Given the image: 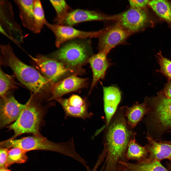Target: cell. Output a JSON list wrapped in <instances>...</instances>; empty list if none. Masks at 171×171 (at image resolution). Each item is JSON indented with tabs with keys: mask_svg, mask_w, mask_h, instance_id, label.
Here are the masks:
<instances>
[{
	"mask_svg": "<svg viewBox=\"0 0 171 171\" xmlns=\"http://www.w3.org/2000/svg\"><path fill=\"white\" fill-rule=\"evenodd\" d=\"M115 17L118 23L132 33L143 28L147 20V14L142 9L131 7Z\"/></svg>",
	"mask_w": 171,
	"mask_h": 171,
	"instance_id": "obj_10",
	"label": "cell"
},
{
	"mask_svg": "<svg viewBox=\"0 0 171 171\" xmlns=\"http://www.w3.org/2000/svg\"><path fill=\"white\" fill-rule=\"evenodd\" d=\"M0 147L19 148L26 152L32 150L48 151L56 152L73 159L76 157L73 139L66 142H55L40 135H34L16 139H9L0 142Z\"/></svg>",
	"mask_w": 171,
	"mask_h": 171,
	"instance_id": "obj_3",
	"label": "cell"
},
{
	"mask_svg": "<svg viewBox=\"0 0 171 171\" xmlns=\"http://www.w3.org/2000/svg\"><path fill=\"white\" fill-rule=\"evenodd\" d=\"M29 56L35 68L53 84L73 75L82 72L70 68L62 63L50 57L39 54Z\"/></svg>",
	"mask_w": 171,
	"mask_h": 171,
	"instance_id": "obj_6",
	"label": "cell"
},
{
	"mask_svg": "<svg viewBox=\"0 0 171 171\" xmlns=\"http://www.w3.org/2000/svg\"><path fill=\"white\" fill-rule=\"evenodd\" d=\"M106 127L103 152L105 158L104 171H118L120 163L127 162L126 154L129 143L134 136L125 115V108L118 110Z\"/></svg>",
	"mask_w": 171,
	"mask_h": 171,
	"instance_id": "obj_1",
	"label": "cell"
},
{
	"mask_svg": "<svg viewBox=\"0 0 171 171\" xmlns=\"http://www.w3.org/2000/svg\"><path fill=\"white\" fill-rule=\"evenodd\" d=\"M0 32L15 43H22L23 32L15 20L11 4L8 0H0Z\"/></svg>",
	"mask_w": 171,
	"mask_h": 171,
	"instance_id": "obj_7",
	"label": "cell"
},
{
	"mask_svg": "<svg viewBox=\"0 0 171 171\" xmlns=\"http://www.w3.org/2000/svg\"><path fill=\"white\" fill-rule=\"evenodd\" d=\"M156 57L160 66V72L171 80V60L163 57L161 52L157 53Z\"/></svg>",
	"mask_w": 171,
	"mask_h": 171,
	"instance_id": "obj_28",
	"label": "cell"
},
{
	"mask_svg": "<svg viewBox=\"0 0 171 171\" xmlns=\"http://www.w3.org/2000/svg\"><path fill=\"white\" fill-rule=\"evenodd\" d=\"M87 79L79 77L76 75L68 76L54 84L51 95L48 101L55 100L68 93L77 91L86 86Z\"/></svg>",
	"mask_w": 171,
	"mask_h": 171,
	"instance_id": "obj_12",
	"label": "cell"
},
{
	"mask_svg": "<svg viewBox=\"0 0 171 171\" xmlns=\"http://www.w3.org/2000/svg\"><path fill=\"white\" fill-rule=\"evenodd\" d=\"M103 90L106 126L115 114L121 100V94L119 89L114 86H103Z\"/></svg>",
	"mask_w": 171,
	"mask_h": 171,
	"instance_id": "obj_15",
	"label": "cell"
},
{
	"mask_svg": "<svg viewBox=\"0 0 171 171\" xmlns=\"http://www.w3.org/2000/svg\"><path fill=\"white\" fill-rule=\"evenodd\" d=\"M14 1L19 9V17L22 25L29 31L33 32L34 0H15Z\"/></svg>",
	"mask_w": 171,
	"mask_h": 171,
	"instance_id": "obj_18",
	"label": "cell"
},
{
	"mask_svg": "<svg viewBox=\"0 0 171 171\" xmlns=\"http://www.w3.org/2000/svg\"><path fill=\"white\" fill-rule=\"evenodd\" d=\"M45 25L54 34L55 45L58 48L64 43L73 39L98 37L99 33V31H84L76 29L71 26L51 24L48 22Z\"/></svg>",
	"mask_w": 171,
	"mask_h": 171,
	"instance_id": "obj_9",
	"label": "cell"
},
{
	"mask_svg": "<svg viewBox=\"0 0 171 171\" xmlns=\"http://www.w3.org/2000/svg\"><path fill=\"white\" fill-rule=\"evenodd\" d=\"M146 100L142 103H136L132 106L125 108V115L128 123L132 129L135 127L147 112Z\"/></svg>",
	"mask_w": 171,
	"mask_h": 171,
	"instance_id": "obj_20",
	"label": "cell"
},
{
	"mask_svg": "<svg viewBox=\"0 0 171 171\" xmlns=\"http://www.w3.org/2000/svg\"><path fill=\"white\" fill-rule=\"evenodd\" d=\"M169 132H171V130H170L169 131Z\"/></svg>",
	"mask_w": 171,
	"mask_h": 171,
	"instance_id": "obj_37",
	"label": "cell"
},
{
	"mask_svg": "<svg viewBox=\"0 0 171 171\" xmlns=\"http://www.w3.org/2000/svg\"><path fill=\"white\" fill-rule=\"evenodd\" d=\"M155 119L164 129L171 128V98L160 93L153 99Z\"/></svg>",
	"mask_w": 171,
	"mask_h": 171,
	"instance_id": "obj_13",
	"label": "cell"
},
{
	"mask_svg": "<svg viewBox=\"0 0 171 171\" xmlns=\"http://www.w3.org/2000/svg\"><path fill=\"white\" fill-rule=\"evenodd\" d=\"M107 54L104 52L100 51L98 53L93 55L88 60L93 74L90 92L99 81L104 78L107 69L112 64L107 58Z\"/></svg>",
	"mask_w": 171,
	"mask_h": 171,
	"instance_id": "obj_14",
	"label": "cell"
},
{
	"mask_svg": "<svg viewBox=\"0 0 171 171\" xmlns=\"http://www.w3.org/2000/svg\"><path fill=\"white\" fill-rule=\"evenodd\" d=\"M160 162L147 158L136 163L123 162L121 171H168Z\"/></svg>",
	"mask_w": 171,
	"mask_h": 171,
	"instance_id": "obj_19",
	"label": "cell"
},
{
	"mask_svg": "<svg viewBox=\"0 0 171 171\" xmlns=\"http://www.w3.org/2000/svg\"><path fill=\"white\" fill-rule=\"evenodd\" d=\"M169 162L166 163V166L168 169L169 171H171V160H170Z\"/></svg>",
	"mask_w": 171,
	"mask_h": 171,
	"instance_id": "obj_33",
	"label": "cell"
},
{
	"mask_svg": "<svg viewBox=\"0 0 171 171\" xmlns=\"http://www.w3.org/2000/svg\"><path fill=\"white\" fill-rule=\"evenodd\" d=\"M0 171H11L10 169H8L7 167L0 168Z\"/></svg>",
	"mask_w": 171,
	"mask_h": 171,
	"instance_id": "obj_34",
	"label": "cell"
},
{
	"mask_svg": "<svg viewBox=\"0 0 171 171\" xmlns=\"http://www.w3.org/2000/svg\"><path fill=\"white\" fill-rule=\"evenodd\" d=\"M25 104L17 119L8 127L14 133L10 139H14L25 133L41 135L39 129L45 110L39 103L34 100L33 95Z\"/></svg>",
	"mask_w": 171,
	"mask_h": 171,
	"instance_id": "obj_5",
	"label": "cell"
},
{
	"mask_svg": "<svg viewBox=\"0 0 171 171\" xmlns=\"http://www.w3.org/2000/svg\"><path fill=\"white\" fill-rule=\"evenodd\" d=\"M8 148L0 147V168L6 167V166L8 153Z\"/></svg>",
	"mask_w": 171,
	"mask_h": 171,
	"instance_id": "obj_30",
	"label": "cell"
},
{
	"mask_svg": "<svg viewBox=\"0 0 171 171\" xmlns=\"http://www.w3.org/2000/svg\"><path fill=\"white\" fill-rule=\"evenodd\" d=\"M96 170H95L93 169L92 171H96ZM102 171L101 170V171Z\"/></svg>",
	"mask_w": 171,
	"mask_h": 171,
	"instance_id": "obj_36",
	"label": "cell"
},
{
	"mask_svg": "<svg viewBox=\"0 0 171 171\" xmlns=\"http://www.w3.org/2000/svg\"><path fill=\"white\" fill-rule=\"evenodd\" d=\"M33 16V32L35 34H38L41 32L48 22L45 18L42 3L40 0H34Z\"/></svg>",
	"mask_w": 171,
	"mask_h": 171,
	"instance_id": "obj_24",
	"label": "cell"
},
{
	"mask_svg": "<svg viewBox=\"0 0 171 171\" xmlns=\"http://www.w3.org/2000/svg\"><path fill=\"white\" fill-rule=\"evenodd\" d=\"M160 141L169 144L171 145V141Z\"/></svg>",
	"mask_w": 171,
	"mask_h": 171,
	"instance_id": "obj_35",
	"label": "cell"
},
{
	"mask_svg": "<svg viewBox=\"0 0 171 171\" xmlns=\"http://www.w3.org/2000/svg\"><path fill=\"white\" fill-rule=\"evenodd\" d=\"M150 1V0H129V2L131 8L142 9L148 4Z\"/></svg>",
	"mask_w": 171,
	"mask_h": 171,
	"instance_id": "obj_31",
	"label": "cell"
},
{
	"mask_svg": "<svg viewBox=\"0 0 171 171\" xmlns=\"http://www.w3.org/2000/svg\"><path fill=\"white\" fill-rule=\"evenodd\" d=\"M163 94L166 96L171 98V81L168 82L164 88Z\"/></svg>",
	"mask_w": 171,
	"mask_h": 171,
	"instance_id": "obj_32",
	"label": "cell"
},
{
	"mask_svg": "<svg viewBox=\"0 0 171 171\" xmlns=\"http://www.w3.org/2000/svg\"><path fill=\"white\" fill-rule=\"evenodd\" d=\"M106 19L103 15L96 11L77 9L70 11L61 25L72 26L83 22L101 20Z\"/></svg>",
	"mask_w": 171,
	"mask_h": 171,
	"instance_id": "obj_16",
	"label": "cell"
},
{
	"mask_svg": "<svg viewBox=\"0 0 171 171\" xmlns=\"http://www.w3.org/2000/svg\"><path fill=\"white\" fill-rule=\"evenodd\" d=\"M25 106L19 102L13 95L1 98L0 106V127L2 128L16 121Z\"/></svg>",
	"mask_w": 171,
	"mask_h": 171,
	"instance_id": "obj_11",
	"label": "cell"
},
{
	"mask_svg": "<svg viewBox=\"0 0 171 171\" xmlns=\"http://www.w3.org/2000/svg\"><path fill=\"white\" fill-rule=\"evenodd\" d=\"M61 105L64 112L65 118L71 117L79 118L86 120L91 117L93 114L89 112L88 108L90 104H88L81 107H73L66 104L62 100V97L56 100Z\"/></svg>",
	"mask_w": 171,
	"mask_h": 171,
	"instance_id": "obj_21",
	"label": "cell"
},
{
	"mask_svg": "<svg viewBox=\"0 0 171 171\" xmlns=\"http://www.w3.org/2000/svg\"><path fill=\"white\" fill-rule=\"evenodd\" d=\"M14 75L7 74L0 68V95L1 98L7 95L10 90L17 88V84Z\"/></svg>",
	"mask_w": 171,
	"mask_h": 171,
	"instance_id": "obj_25",
	"label": "cell"
},
{
	"mask_svg": "<svg viewBox=\"0 0 171 171\" xmlns=\"http://www.w3.org/2000/svg\"><path fill=\"white\" fill-rule=\"evenodd\" d=\"M62 98L66 104L72 107H81L89 104L86 99L76 94L72 95L68 98Z\"/></svg>",
	"mask_w": 171,
	"mask_h": 171,
	"instance_id": "obj_29",
	"label": "cell"
},
{
	"mask_svg": "<svg viewBox=\"0 0 171 171\" xmlns=\"http://www.w3.org/2000/svg\"><path fill=\"white\" fill-rule=\"evenodd\" d=\"M148 156V152L145 147L137 143L134 136L128 145L126 154L127 160H133L140 162L147 158Z\"/></svg>",
	"mask_w": 171,
	"mask_h": 171,
	"instance_id": "obj_22",
	"label": "cell"
},
{
	"mask_svg": "<svg viewBox=\"0 0 171 171\" xmlns=\"http://www.w3.org/2000/svg\"><path fill=\"white\" fill-rule=\"evenodd\" d=\"M149 5L159 17L169 22H171V5L167 0L150 1Z\"/></svg>",
	"mask_w": 171,
	"mask_h": 171,
	"instance_id": "obj_23",
	"label": "cell"
},
{
	"mask_svg": "<svg viewBox=\"0 0 171 171\" xmlns=\"http://www.w3.org/2000/svg\"><path fill=\"white\" fill-rule=\"evenodd\" d=\"M2 62L9 67L20 83L36 97L51 96L53 83L37 69L21 61L14 54L9 43L0 46Z\"/></svg>",
	"mask_w": 171,
	"mask_h": 171,
	"instance_id": "obj_2",
	"label": "cell"
},
{
	"mask_svg": "<svg viewBox=\"0 0 171 171\" xmlns=\"http://www.w3.org/2000/svg\"><path fill=\"white\" fill-rule=\"evenodd\" d=\"M146 138L148 143L144 147L148 152V158L159 161L164 159L171 160V145L157 142L149 135Z\"/></svg>",
	"mask_w": 171,
	"mask_h": 171,
	"instance_id": "obj_17",
	"label": "cell"
},
{
	"mask_svg": "<svg viewBox=\"0 0 171 171\" xmlns=\"http://www.w3.org/2000/svg\"><path fill=\"white\" fill-rule=\"evenodd\" d=\"M90 38H77L67 41L51 54L50 57L72 69L84 71L81 67L93 55Z\"/></svg>",
	"mask_w": 171,
	"mask_h": 171,
	"instance_id": "obj_4",
	"label": "cell"
},
{
	"mask_svg": "<svg viewBox=\"0 0 171 171\" xmlns=\"http://www.w3.org/2000/svg\"><path fill=\"white\" fill-rule=\"evenodd\" d=\"M131 33L118 23L105 30L100 31L98 37L99 52L108 54L112 49L125 42Z\"/></svg>",
	"mask_w": 171,
	"mask_h": 171,
	"instance_id": "obj_8",
	"label": "cell"
},
{
	"mask_svg": "<svg viewBox=\"0 0 171 171\" xmlns=\"http://www.w3.org/2000/svg\"><path fill=\"white\" fill-rule=\"evenodd\" d=\"M11 148L8 152L6 165V167L14 163H23L27 161L28 157L26 152L18 147Z\"/></svg>",
	"mask_w": 171,
	"mask_h": 171,
	"instance_id": "obj_27",
	"label": "cell"
},
{
	"mask_svg": "<svg viewBox=\"0 0 171 171\" xmlns=\"http://www.w3.org/2000/svg\"><path fill=\"white\" fill-rule=\"evenodd\" d=\"M50 2L56 13L54 21L56 24L61 25L67 14L72 10L64 0H51Z\"/></svg>",
	"mask_w": 171,
	"mask_h": 171,
	"instance_id": "obj_26",
	"label": "cell"
}]
</instances>
